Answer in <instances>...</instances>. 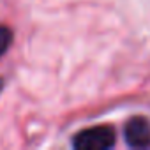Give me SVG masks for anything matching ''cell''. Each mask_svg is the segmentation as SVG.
I'll use <instances>...</instances> for the list:
<instances>
[{"instance_id": "obj_4", "label": "cell", "mask_w": 150, "mask_h": 150, "mask_svg": "<svg viewBox=\"0 0 150 150\" xmlns=\"http://www.w3.org/2000/svg\"><path fill=\"white\" fill-rule=\"evenodd\" d=\"M0 88H2V81H0Z\"/></svg>"}, {"instance_id": "obj_2", "label": "cell", "mask_w": 150, "mask_h": 150, "mask_svg": "<svg viewBox=\"0 0 150 150\" xmlns=\"http://www.w3.org/2000/svg\"><path fill=\"white\" fill-rule=\"evenodd\" d=\"M125 141L132 148L150 146V122L143 117H132L124 129Z\"/></svg>"}, {"instance_id": "obj_3", "label": "cell", "mask_w": 150, "mask_h": 150, "mask_svg": "<svg viewBox=\"0 0 150 150\" xmlns=\"http://www.w3.org/2000/svg\"><path fill=\"white\" fill-rule=\"evenodd\" d=\"M13 42V32L7 27L0 25V55H4V51L11 46Z\"/></svg>"}, {"instance_id": "obj_1", "label": "cell", "mask_w": 150, "mask_h": 150, "mask_svg": "<svg viewBox=\"0 0 150 150\" xmlns=\"http://www.w3.org/2000/svg\"><path fill=\"white\" fill-rule=\"evenodd\" d=\"M117 134L110 125H96L80 131L72 139V146L78 150H108L115 145Z\"/></svg>"}]
</instances>
